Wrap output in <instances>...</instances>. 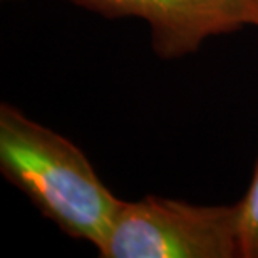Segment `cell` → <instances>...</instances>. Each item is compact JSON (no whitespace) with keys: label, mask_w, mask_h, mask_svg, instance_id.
Instances as JSON below:
<instances>
[{"label":"cell","mask_w":258,"mask_h":258,"mask_svg":"<svg viewBox=\"0 0 258 258\" xmlns=\"http://www.w3.org/2000/svg\"><path fill=\"white\" fill-rule=\"evenodd\" d=\"M107 19L148 24L153 52L164 60L195 54L203 42L253 25L251 0H67Z\"/></svg>","instance_id":"3957f363"},{"label":"cell","mask_w":258,"mask_h":258,"mask_svg":"<svg viewBox=\"0 0 258 258\" xmlns=\"http://www.w3.org/2000/svg\"><path fill=\"white\" fill-rule=\"evenodd\" d=\"M2 2H15V0H2Z\"/></svg>","instance_id":"8992f818"},{"label":"cell","mask_w":258,"mask_h":258,"mask_svg":"<svg viewBox=\"0 0 258 258\" xmlns=\"http://www.w3.org/2000/svg\"><path fill=\"white\" fill-rule=\"evenodd\" d=\"M101 258H241L240 206L119 200Z\"/></svg>","instance_id":"7a4b0ae2"},{"label":"cell","mask_w":258,"mask_h":258,"mask_svg":"<svg viewBox=\"0 0 258 258\" xmlns=\"http://www.w3.org/2000/svg\"><path fill=\"white\" fill-rule=\"evenodd\" d=\"M0 173L60 231L99 250L119 198L74 143L10 102L0 104Z\"/></svg>","instance_id":"6da1fadb"},{"label":"cell","mask_w":258,"mask_h":258,"mask_svg":"<svg viewBox=\"0 0 258 258\" xmlns=\"http://www.w3.org/2000/svg\"><path fill=\"white\" fill-rule=\"evenodd\" d=\"M251 9H253V19H255L253 25L258 27V0H251Z\"/></svg>","instance_id":"5b68a950"},{"label":"cell","mask_w":258,"mask_h":258,"mask_svg":"<svg viewBox=\"0 0 258 258\" xmlns=\"http://www.w3.org/2000/svg\"><path fill=\"white\" fill-rule=\"evenodd\" d=\"M238 206L241 258H258V156L248 189L238 201Z\"/></svg>","instance_id":"277c9868"}]
</instances>
